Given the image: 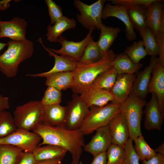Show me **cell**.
Masks as SVG:
<instances>
[{
	"label": "cell",
	"mask_w": 164,
	"mask_h": 164,
	"mask_svg": "<svg viewBox=\"0 0 164 164\" xmlns=\"http://www.w3.org/2000/svg\"><path fill=\"white\" fill-rule=\"evenodd\" d=\"M10 108L9 98L0 94V112L6 110Z\"/></svg>",
	"instance_id": "f6af8a7d"
},
{
	"label": "cell",
	"mask_w": 164,
	"mask_h": 164,
	"mask_svg": "<svg viewBox=\"0 0 164 164\" xmlns=\"http://www.w3.org/2000/svg\"><path fill=\"white\" fill-rule=\"evenodd\" d=\"M106 153L107 164H123L125 156L124 147L111 144Z\"/></svg>",
	"instance_id": "d590c367"
},
{
	"label": "cell",
	"mask_w": 164,
	"mask_h": 164,
	"mask_svg": "<svg viewBox=\"0 0 164 164\" xmlns=\"http://www.w3.org/2000/svg\"><path fill=\"white\" fill-rule=\"evenodd\" d=\"M39 42L45 50L48 53L50 56H53L55 63L53 68L48 71L35 74H27L26 76L31 77H47L53 74L64 72L72 71L75 69L77 62L66 56L58 55L50 50L43 43L40 38Z\"/></svg>",
	"instance_id": "4fadbf2b"
},
{
	"label": "cell",
	"mask_w": 164,
	"mask_h": 164,
	"mask_svg": "<svg viewBox=\"0 0 164 164\" xmlns=\"http://www.w3.org/2000/svg\"><path fill=\"white\" fill-rule=\"evenodd\" d=\"M32 131L42 140L38 146L49 144L61 147L71 155L73 164H79L85 145L84 135L79 129L73 130L64 126H51L42 122Z\"/></svg>",
	"instance_id": "6da1fadb"
},
{
	"label": "cell",
	"mask_w": 164,
	"mask_h": 164,
	"mask_svg": "<svg viewBox=\"0 0 164 164\" xmlns=\"http://www.w3.org/2000/svg\"><path fill=\"white\" fill-rule=\"evenodd\" d=\"M116 55L109 49L98 61L92 64L82 65L77 63L73 71V82L71 88L74 94L80 95L90 87L96 78L112 67Z\"/></svg>",
	"instance_id": "7a4b0ae2"
},
{
	"label": "cell",
	"mask_w": 164,
	"mask_h": 164,
	"mask_svg": "<svg viewBox=\"0 0 164 164\" xmlns=\"http://www.w3.org/2000/svg\"><path fill=\"white\" fill-rule=\"evenodd\" d=\"M112 144L124 147L129 138V129L126 119L121 112L118 113L108 125Z\"/></svg>",
	"instance_id": "5bb4252c"
},
{
	"label": "cell",
	"mask_w": 164,
	"mask_h": 164,
	"mask_svg": "<svg viewBox=\"0 0 164 164\" xmlns=\"http://www.w3.org/2000/svg\"><path fill=\"white\" fill-rule=\"evenodd\" d=\"M152 97L146 103L144 111L145 114L144 125L148 130L161 131L164 116L159 109L156 95L152 93Z\"/></svg>",
	"instance_id": "d6986e66"
},
{
	"label": "cell",
	"mask_w": 164,
	"mask_h": 164,
	"mask_svg": "<svg viewBox=\"0 0 164 164\" xmlns=\"http://www.w3.org/2000/svg\"><path fill=\"white\" fill-rule=\"evenodd\" d=\"M79 164H83V163L81 161H80L79 162Z\"/></svg>",
	"instance_id": "f907efd6"
},
{
	"label": "cell",
	"mask_w": 164,
	"mask_h": 164,
	"mask_svg": "<svg viewBox=\"0 0 164 164\" xmlns=\"http://www.w3.org/2000/svg\"><path fill=\"white\" fill-rule=\"evenodd\" d=\"M156 152L164 155V143L160 145L156 149L154 150Z\"/></svg>",
	"instance_id": "c3c4849f"
},
{
	"label": "cell",
	"mask_w": 164,
	"mask_h": 164,
	"mask_svg": "<svg viewBox=\"0 0 164 164\" xmlns=\"http://www.w3.org/2000/svg\"><path fill=\"white\" fill-rule=\"evenodd\" d=\"M148 92L153 93L156 95L159 109L164 116V67L158 58L152 70Z\"/></svg>",
	"instance_id": "e0dca14e"
},
{
	"label": "cell",
	"mask_w": 164,
	"mask_h": 164,
	"mask_svg": "<svg viewBox=\"0 0 164 164\" xmlns=\"http://www.w3.org/2000/svg\"><path fill=\"white\" fill-rule=\"evenodd\" d=\"M76 22L73 18L70 19L63 16L54 24L48 25L46 34L47 39L51 43H56L58 38L66 30L74 29L76 26Z\"/></svg>",
	"instance_id": "603a6c76"
},
{
	"label": "cell",
	"mask_w": 164,
	"mask_h": 164,
	"mask_svg": "<svg viewBox=\"0 0 164 164\" xmlns=\"http://www.w3.org/2000/svg\"><path fill=\"white\" fill-rule=\"evenodd\" d=\"M7 45H8L7 43H5L0 42V51Z\"/></svg>",
	"instance_id": "681fc988"
},
{
	"label": "cell",
	"mask_w": 164,
	"mask_h": 164,
	"mask_svg": "<svg viewBox=\"0 0 164 164\" xmlns=\"http://www.w3.org/2000/svg\"><path fill=\"white\" fill-rule=\"evenodd\" d=\"M43 107L41 101L36 100L17 106L13 111V117L17 128L32 130L42 122Z\"/></svg>",
	"instance_id": "8992f818"
},
{
	"label": "cell",
	"mask_w": 164,
	"mask_h": 164,
	"mask_svg": "<svg viewBox=\"0 0 164 164\" xmlns=\"http://www.w3.org/2000/svg\"><path fill=\"white\" fill-rule=\"evenodd\" d=\"M82 101L89 108L102 107L114 101L110 91L94 87H90L80 95Z\"/></svg>",
	"instance_id": "44dd1931"
},
{
	"label": "cell",
	"mask_w": 164,
	"mask_h": 164,
	"mask_svg": "<svg viewBox=\"0 0 164 164\" xmlns=\"http://www.w3.org/2000/svg\"><path fill=\"white\" fill-rule=\"evenodd\" d=\"M7 50L0 55V71L8 78L16 76L19 64L33 55V43L29 39L8 43Z\"/></svg>",
	"instance_id": "3957f363"
},
{
	"label": "cell",
	"mask_w": 164,
	"mask_h": 164,
	"mask_svg": "<svg viewBox=\"0 0 164 164\" xmlns=\"http://www.w3.org/2000/svg\"><path fill=\"white\" fill-rule=\"evenodd\" d=\"M120 105L111 101L102 107H90L79 130L86 135L92 133L99 128L108 126L112 119L120 112Z\"/></svg>",
	"instance_id": "277c9868"
},
{
	"label": "cell",
	"mask_w": 164,
	"mask_h": 164,
	"mask_svg": "<svg viewBox=\"0 0 164 164\" xmlns=\"http://www.w3.org/2000/svg\"><path fill=\"white\" fill-rule=\"evenodd\" d=\"M103 54L100 50L97 42L94 41L93 38L86 47L77 62L82 65L92 64L100 60Z\"/></svg>",
	"instance_id": "4dcf8cb0"
},
{
	"label": "cell",
	"mask_w": 164,
	"mask_h": 164,
	"mask_svg": "<svg viewBox=\"0 0 164 164\" xmlns=\"http://www.w3.org/2000/svg\"><path fill=\"white\" fill-rule=\"evenodd\" d=\"M123 53L136 63H139L140 60L147 55L141 40L134 42L130 46L127 47Z\"/></svg>",
	"instance_id": "e575fe53"
},
{
	"label": "cell",
	"mask_w": 164,
	"mask_h": 164,
	"mask_svg": "<svg viewBox=\"0 0 164 164\" xmlns=\"http://www.w3.org/2000/svg\"><path fill=\"white\" fill-rule=\"evenodd\" d=\"M61 91L52 86H48L40 101L43 105L60 104L61 101Z\"/></svg>",
	"instance_id": "8d00e7d4"
},
{
	"label": "cell",
	"mask_w": 164,
	"mask_h": 164,
	"mask_svg": "<svg viewBox=\"0 0 164 164\" xmlns=\"http://www.w3.org/2000/svg\"><path fill=\"white\" fill-rule=\"evenodd\" d=\"M69 164H73V162L72 161Z\"/></svg>",
	"instance_id": "816d5d0a"
},
{
	"label": "cell",
	"mask_w": 164,
	"mask_h": 164,
	"mask_svg": "<svg viewBox=\"0 0 164 164\" xmlns=\"http://www.w3.org/2000/svg\"><path fill=\"white\" fill-rule=\"evenodd\" d=\"M24 153L17 147L0 144V164H19Z\"/></svg>",
	"instance_id": "f1b7e54d"
},
{
	"label": "cell",
	"mask_w": 164,
	"mask_h": 164,
	"mask_svg": "<svg viewBox=\"0 0 164 164\" xmlns=\"http://www.w3.org/2000/svg\"><path fill=\"white\" fill-rule=\"evenodd\" d=\"M136 78L134 74H118L110 92L114 99L113 101L121 104L132 92Z\"/></svg>",
	"instance_id": "ac0fdd59"
},
{
	"label": "cell",
	"mask_w": 164,
	"mask_h": 164,
	"mask_svg": "<svg viewBox=\"0 0 164 164\" xmlns=\"http://www.w3.org/2000/svg\"><path fill=\"white\" fill-rule=\"evenodd\" d=\"M110 17L116 18L124 24L126 37L128 41L132 42L136 39L137 35L125 6L110 3L106 4L103 7L102 19H105Z\"/></svg>",
	"instance_id": "8fae6325"
},
{
	"label": "cell",
	"mask_w": 164,
	"mask_h": 164,
	"mask_svg": "<svg viewBox=\"0 0 164 164\" xmlns=\"http://www.w3.org/2000/svg\"><path fill=\"white\" fill-rule=\"evenodd\" d=\"M73 82L72 71L55 73L46 77L45 84L47 87H53L61 91L71 88Z\"/></svg>",
	"instance_id": "4316f807"
},
{
	"label": "cell",
	"mask_w": 164,
	"mask_h": 164,
	"mask_svg": "<svg viewBox=\"0 0 164 164\" xmlns=\"http://www.w3.org/2000/svg\"><path fill=\"white\" fill-rule=\"evenodd\" d=\"M126 7L128 14L134 29L138 32L141 35L147 27L146 15V8L140 6Z\"/></svg>",
	"instance_id": "83f0119b"
},
{
	"label": "cell",
	"mask_w": 164,
	"mask_h": 164,
	"mask_svg": "<svg viewBox=\"0 0 164 164\" xmlns=\"http://www.w3.org/2000/svg\"><path fill=\"white\" fill-rule=\"evenodd\" d=\"M105 2L104 0H98L87 5L79 0L74 1V6L80 13L77 14L78 21L87 29L99 30L102 23V12Z\"/></svg>",
	"instance_id": "52a82bcc"
},
{
	"label": "cell",
	"mask_w": 164,
	"mask_h": 164,
	"mask_svg": "<svg viewBox=\"0 0 164 164\" xmlns=\"http://www.w3.org/2000/svg\"><path fill=\"white\" fill-rule=\"evenodd\" d=\"M38 162L32 152H25L19 164H37Z\"/></svg>",
	"instance_id": "b9f144b4"
},
{
	"label": "cell",
	"mask_w": 164,
	"mask_h": 164,
	"mask_svg": "<svg viewBox=\"0 0 164 164\" xmlns=\"http://www.w3.org/2000/svg\"></svg>",
	"instance_id": "f5cc1de1"
},
{
	"label": "cell",
	"mask_w": 164,
	"mask_h": 164,
	"mask_svg": "<svg viewBox=\"0 0 164 164\" xmlns=\"http://www.w3.org/2000/svg\"><path fill=\"white\" fill-rule=\"evenodd\" d=\"M118 74L113 67L100 74L90 87L100 88L110 91L114 85Z\"/></svg>",
	"instance_id": "f546056e"
},
{
	"label": "cell",
	"mask_w": 164,
	"mask_h": 164,
	"mask_svg": "<svg viewBox=\"0 0 164 164\" xmlns=\"http://www.w3.org/2000/svg\"><path fill=\"white\" fill-rule=\"evenodd\" d=\"M142 66L141 63H134L123 53L116 55L112 65L118 74H134Z\"/></svg>",
	"instance_id": "484cf974"
},
{
	"label": "cell",
	"mask_w": 164,
	"mask_h": 164,
	"mask_svg": "<svg viewBox=\"0 0 164 164\" xmlns=\"http://www.w3.org/2000/svg\"><path fill=\"white\" fill-rule=\"evenodd\" d=\"M60 159H55L38 161L37 164H61Z\"/></svg>",
	"instance_id": "bcb514c9"
},
{
	"label": "cell",
	"mask_w": 164,
	"mask_h": 164,
	"mask_svg": "<svg viewBox=\"0 0 164 164\" xmlns=\"http://www.w3.org/2000/svg\"><path fill=\"white\" fill-rule=\"evenodd\" d=\"M155 0H111L113 5H117L126 7L140 6L147 8Z\"/></svg>",
	"instance_id": "ab89813d"
},
{
	"label": "cell",
	"mask_w": 164,
	"mask_h": 164,
	"mask_svg": "<svg viewBox=\"0 0 164 164\" xmlns=\"http://www.w3.org/2000/svg\"><path fill=\"white\" fill-rule=\"evenodd\" d=\"M95 131V134L90 141L83 147L84 151L93 156L106 152L112 144L111 136L108 125L99 128Z\"/></svg>",
	"instance_id": "9a60e30c"
},
{
	"label": "cell",
	"mask_w": 164,
	"mask_h": 164,
	"mask_svg": "<svg viewBox=\"0 0 164 164\" xmlns=\"http://www.w3.org/2000/svg\"><path fill=\"white\" fill-rule=\"evenodd\" d=\"M93 156V159L90 164H107L106 152L100 153Z\"/></svg>",
	"instance_id": "ee69618b"
},
{
	"label": "cell",
	"mask_w": 164,
	"mask_h": 164,
	"mask_svg": "<svg viewBox=\"0 0 164 164\" xmlns=\"http://www.w3.org/2000/svg\"><path fill=\"white\" fill-rule=\"evenodd\" d=\"M27 26L26 20L19 17L8 21L0 20V38L8 37L15 41L25 39Z\"/></svg>",
	"instance_id": "7c38bea8"
},
{
	"label": "cell",
	"mask_w": 164,
	"mask_h": 164,
	"mask_svg": "<svg viewBox=\"0 0 164 164\" xmlns=\"http://www.w3.org/2000/svg\"><path fill=\"white\" fill-rule=\"evenodd\" d=\"M143 45L147 55L151 56H159V49L155 36L148 27L140 35Z\"/></svg>",
	"instance_id": "d6a6232c"
},
{
	"label": "cell",
	"mask_w": 164,
	"mask_h": 164,
	"mask_svg": "<svg viewBox=\"0 0 164 164\" xmlns=\"http://www.w3.org/2000/svg\"><path fill=\"white\" fill-rule=\"evenodd\" d=\"M41 140V137L33 132L18 128L12 134L0 138V144L12 145L20 148L25 152H32Z\"/></svg>",
	"instance_id": "ba28073f"
},
{
	"label": "cell",
	"mask_w": 164,
	"mask_h": 164,
	"mask_svg": "<svg viewBox=\"0 0 164 164\" xmlns=\"http://www.w3.org/2000/svg\"><path fill=\"white\" fill-rule=\"evenodd\" d=\"M67 152L59 146L47 144L42 146H38L32 152L36 159L39 161L55 159L62 160Z\"/></svg>",
	"instance_id": "cb8c5ba5"
},
{
	"label": "cell",
	"mask_w": 164,
	"mask_h": 164,
	"mask_svg": "<svg viewBox=\"0 0 164 164\" xmlns=\"http://www.w3.org/2000/svg\"><path fill=\"white\" fill-rule=\"evenodd\" d=\"M146 102L138 97L132 91L126 100L120 106V112L127 122L129 132V138L133 141L142 135L141 122L143 108Z\"/></svg>",
	"instance_id": "5b68a950"
},
{
	"label": "cell",
	"mask_w": 164,
	"mask_h": 164,
	"mask_svg": "<svg viewBox=\"0 0 164 164\" xmlns=\"http://www.w3.org/2000/svg\"><path fill=\"white\" fill-rule=\"evenodd\" d=\"M162 0H155L146 9L147 26L155 36L164 33V4Z\"/></svg>",
	"instance_id": "2e32d148"
},
{
	"label": "cell",
	"mask_w": 164,
	"mask_h": 164,
	"mask_svg": "<svg viewBox=\"0 0 164 164\" xmlns=\"http://www.w3.org/2000/svg\"><path fill=\"white\" fill-rule=\"evenodd\" d=\"M17 129L13 117L9 111L0 112V138L12 134Z\"/></svg>",
	"instance_id": "1f68e13d"
},
{
	"label": "cell",
	"mask_w": 164,
	"mask_h": 164,
	"mask_svg": "<svg viewBox=\"0 0 164 164\" xmlns=\"http://www.w3.org/2000/svg\"><path fill=\"white\" fill-rule=\"evenodd\" d=\"M159 46V53L158 58L161 65L164 67V33H161L155 36Z\"/></svg>",
	"instance_id": "60d3db41"
},
{
	"label": "cell",
	"mask_w": 164,
	"mask_h": 164,
	"mask_svg": "<svg viewBox=\"0 0 164 164\" xmlns=\"http://www.w3.org/2000/svg\"><path fill=\"white\" fill-rule=\"evenodd\" d=\"M67 106L60 104L43 106L42 122L53 126L65 127Z\"/></svg>",
	"instance_id": "7402d4cb"
},
{
	"label": "cell",
	"mask_w": 164,
	"mask_h": 164,
	"mask_svg": "<svg viewBox=\"0 0 164 164\" xmlns=\"http://www.w3.org/2000/svg\"><path fill=\"white\" fill-rule=\"evenodd\" d=\"M133 141L129 138L124 147L125 156L123 164H139V158L135 151Z\"/></svg>",
	"instance_id": "74e56055"
},
{
	"label": "cell",
	"mask_w": 164,
	"mask_h": 164,
	"mask_svg": "<svg viewBox=\"0 0 164 164\" xmlns=\"http://www.w3.org/2000/svg\"><path fill=\"white\" fill-rule=\"evenodd\" d=\"M157 60L156 56H151L149 65L139 73L134 82L132 91L142 99L145 100L148 93L149 85Z\"/></svg>",
	"instance_id": "ffe728a7"
},
{
	"label": "cell",
	"mask_w": 164,
	"mask_h": 164,
	"mask_svg": "<svg viewBox=\"0 0 164 164\" xmlns=\"http://www.w3.org/2000/svg\"><path fill=\"white\" fill-rule=\"evenodd\" d=\"M11 0L0 1V11H3L7 9L10 6Z\"/></svg>",
	"instance_id": "7dc6e473"
},
{
	"label": "cell",
	"mask_w": 164,
	"mask_h": 164,
	"mask_svg": "<svg viewBox=\"0 0 164 164\" xmlns=\"http://www.w3.org/2000/svg\"><path fill=\"white\" fill-rule=\"evenodd\" d=\"M99 29L101 33L97 42L101 52L104 54L109 50L121 29L119 27H110L103 23L101 24Z\"/></svg>",
	"instance_id": "d4e9b609"
},
{
	"label": "cell",
	"mask_w": 164,
	"mask_h": 164,
	"mask_svg": "<svg viewBox=\"0 0 164 164\" xmlns=\"http://www.w3.org/2000/svg\"><path fill=\"white\" fill-rule=\"evenodd\" d=\"M94 30L93 29L89 30L86 37L79 42L69 41L63 36H61L58 39V42L61 44V48L59 50L48 48L56 54L67 56L78 62L86 47L93 39L92 34Z\"/></svg>",
	"instance_id": "30bf717a"
},
{
	"label": "cell",
	"mask_w": 164,
	"mask_h": 164,
	"mask_svg": "<svg viewBox=\"0 0 164 164\" xmlns=\"http://www.w3.org/2000/svg\"><path fill=\"white\" fill-rule=\"evenodd\" d=\"M45 2L48 7L50 24H53L64 16L61 8L53 0H45Z\"/></svg>",
	"instance_id": "f35d334b"
},
{
	"label": "cell",
	"mask_w": 164,
	"mask_h": 164,
	"mask_svg": "<svg viewBox=\"0 0 164 164\" xmlns=\"http://www.w3.org/2000/svg\"><path fill=\"white\" fill-rule=\"evenodd\" d=\"M135 143V151L139 160H148L155 156L156 153L146 142L142 135L134 141Z\"/></svg>",
	"instance_id": "836d02e7"
},
{
	"label": "cell",
	"mask_w": 164,
	"mask_h": 164,
	"mask_svg": "<svg viewBox=\"0 0 164 164\" xmlns=\"http://www.w3.org/2000/svg\"><path fill=\"white\" fill-rule=\"evenodd\" d=\"M141 164H164V155L156 153L149 159L142 161Z\"/></svg>",
	"instance_id": "7bdbcfd3"
},
{
	"label": "cell",
	"mask_w": 164,
	"mask_h": 164,
	"mask_svg": "<svg viewBox=\"0 0 164 164\" xmlns=\"http://www.w3.org/2000/svg\"><path fill=\"white\" fill-rule=\"evenodd\" d=\"M65 127L68 129H79L89 110V108L78 94H73L68 103Z\"/></svg>",
	"instance_id": "9c48e42d"
}]
</instances>
